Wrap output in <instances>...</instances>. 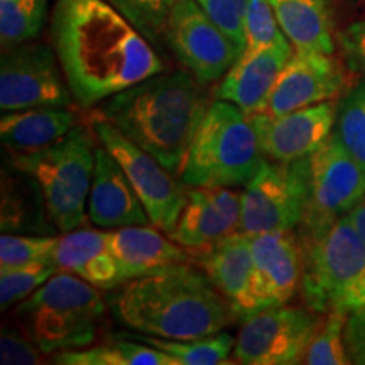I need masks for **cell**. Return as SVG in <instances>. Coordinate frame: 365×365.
<instances>
[{
    "label": "cell",
    "instance_id": "cell-1",
    "mask_svg": "<svg viewBox=\"0 0 365 365\" xmlns=\"http://www.w3.org/2000/svg\"><path fill=\"white\" fill-rule=\"evenodd\" d=\"M51 44L81 108L166 70L153 43L105 0H56Z\"/></svg>",
    "mask_w": 365,
    "mask_h": 365
},
{
    "label": "cell",
    "instance_id": "cell-2",
    "mask_svg": "<svg viewBox=\"0 0 365 365\" xmlns=\"http://www.w3.org/2000/svg\"><path fill=\"white\" fill-rule=\"evenodd\" d=\"M210 105L205 83L188 70H176L158 73L103 100L93 113L180 175Z\"/></svg>",
    "mask_w": 365,
    "mask_h": 365
},
{
    "label": "cell",
    "instance_id": "cell-3",
    "mask_svg": "<svg viewBox=\"0 0 365 365\" xmlns=\"http://www.w3.org/2000/svg\"><path fill=\"white\" fill-rule=\"evenodd\" d=\"M191 262L176 264L113 287L108 304L118 323L144 335L200 339L225 330L234 317L212 279Z\"/></svg>",
    "mask_w": 365,
    "mask_h": 365
},
{
    "label": "cell",
    "instance_id": "cell-4",
    "mask_svg": "<svg viewBox=\"0 0 365 365\" xmlns=\"http://www.w3.org/2000/svg\"><path fill=\"white\" fill-rule=\"evenodd\" d=\"M264 159L250 115L234 103L215 100L191 140L180 178L190 188L247 186Z\"/></svg>",
    "mask_w": 365,
    "mask_h": 365
},
{
    "label": "cell",
    "instance_id": "cell-5",
    "mask_svg": "<svg viewBox=\"0 0 365 365\" xmlns=\"http://www.w3.org/2000/svg\"><path fill=\"white\" fill-rule=\"evenodd\" d=\"M97 286L66 271H56L29 298L16 304L14 318L44 355L85 349L97 339L105 317Z\"/></svg>",
    "mask_w": 365,
    "mask_h": 365
},
{
    "label": "cell",
    "instance_id": "cell-6",
    "mask_svg": "<svg viewBox=\"0 0 365 365\" xmlns=\"http://www.w3.org/2000/svg\"><path fill=\"white\" fill-rule=\"evenodd\" d=\"M97 135L91 125L76 124L56 143L26 154H9V164L38 185L46 210L59 234L86 220V200L95 170Z\"/></svg>",
    "mask_w": 365,
    "mask_h": 365
},
{
    "label": "cell",
    "instance_id": "cell-7",
    "mask_svg": "<svg viewBox=\"0 0 365 365\" xmlns=\"http://www.w3.org/2000/svg\"><path fill=\"white\" fill-rule=\"evenodd\" d=\"M301 293L313 313H330L365 272V244L349 215L317 232H298Z\"/></svg>",
    "mask_w": 365,
    "mask_h": 365
},
{
    "label": "cell",
    "instance_id": "cell-8",
    "mask_svg": "<svg viewBox=\"0 0 365 365\" xmlns=\"http://www.w3.org/2000/svg\"><path fill=\"white\" fill-rule=\"evenodd\" d=\"M308 158L289 163L264 159L242 191L239 232L255 237L298 228L308 200Z\"/></svg>",
    "mask_w": 365,
    "mask_h": 365
},
{
    "label": "cell",
    "instance_id": "cell-9",
    "mask_svg": "<svg viewBox=\"0 0 365 365\" xmlns=\"http://www.w3.org/2000/svg\"><path fill=\"white\" fill-rule=\"evenodd\" d=\"M90 125L97 140L103 145L129 178L132 188L143 202L150 218V225L170 234L180 220L188 193H185L173 173L153 154L132 143L117 127L91 112Z\"/></svg>",
    "mask_w": 365,
    "mask_h": 365
},
{
    "label": "cell",
    "instance_id": "cell-10",
    "mask_svg": "<svg viewBox=\"0 0 365 365\" xmlns=\"http://www.w3.org/2000/svg\"><path fill=\"white\" fill-rule=\"evenodd\" d=\"M308 161V200L298 232L330 227L345 217L365 193V166L335 134Z\"/></svg>",
    "mask_w": 365,
    "mask_h": 365
},
{
    "label": "cell",
    "instance_id": "cell-11",
    "mask_svg": "<svg viewBox=\"0 0 365 365\" xmlns=\"http://www.w3.org/2000/svg\"><path fill=\"white\" fill-rule=\"evenodd\" d=\"M73 102L53 44L33 39L4 49L0 59L2 112L71 107Z\"/></svg>",
    "mask_w": 365,
    "mask_h": 365
},
{
    "label": "cell",
    "instance_id": "cell-12",
    "mask_svg": "<svg viewBox=\"0 0 365 365\" xmlns=\"http://www.w3.org/2000/svg\"><path fill=\"white\" fill-rule=\"evenodd\" d=\"M164 38L181 65L205 85L223 78L244 53L196 0H176Z\"/></svg>",
    "mask_w": 365,
    "mask_h": 365
},
{
    "label": "cell",
    "instance_id": "cell-13",
    "mask_svg": "<svg viewBox=\"0 0 365 365\" xmlns=\"http://www.w3.org/2000/svg\"><path fill=\"white\" fill-rule=\"evenodd\" d=\"M312 309L271 307L242 323L234 355L245 365H293L303 362L309 340L318 328Z\"/></svg>",
    "mask_w": 365,
    "mask_h": 365
},
{
    "label": "cell",
    "instance_id": "cell-14",
    "mask_svg": "<svg viewBox=\"0 0 365 365\" xmlns=\"http://www.w3.org/2000/svg\"><path fill=\"white\" fill-rule=\"evenodd\" d=\"M349 88L346 73L333 54L296 51L277 76L261 113L284 115L312 105L330 102Z\"/></svg>",
    "mask_w": 365,
    "mask_h": 365
},
{
    "label": "cell",
    "instance_id": "cell-15",
    "mask_svg": "<svg viewBox=\"0 0 365 365\" xmlns=\"http://www.w3.org/2000/svg\"><path fill=\"white\" fill-rule=\"evenodd\" d=\"M264 156L272 161L309 158L330 139L335 129L336 105L323 102L284 115H250Z\"/></svg>",
    "mask_w": 365,
    "mask_h": 365
},
{
    "label": "cell",
    "instance_id": "cell-16",
    "mask_svg": "<svg viewBox=\"0 0 365 365\" xmlns=\"http://www.w3.org/2000/svg\"><path fill=\"white\" fill-rule=\"evenodd\" d=\"M242 193L232 188H191L173 240L191 254L203 252L240 230Z\"/></svg>",
    "mask_w": 365,
    "mask_h": 365
},
{
    "label": "cell",
    "instance_id": "cell-17",
    "mask_svg": "<svg viewBox=\"0 0 365 365\" xmlns=\"http://www.w3.org/2000/svg\"><path fill=\"white\" fill-rule=\"evenodd\" d=\"M252 239V293L257 312L282 307L301 286V247L293 232H272Z\"/></svg>",
    "mask_w": 365,
    "mask_h": 365
},
{
    "label": "cell",
    "instance_id": "cell-18",
    "mask_svg": "<svg viewBox=\"0 0 365 365\" xmlns=\"http://www.w3.org/2000/svg\"><path fill=\"white\" fill-rule=\"evenodd\" d=\"M88 218L95 227L113 228L149 225L150 218L132 188L129 178L117 159L98 143L95 170L88 195Z\"/></svg>",
    "mask_w": 365,
    "mask_h": 365
},
{
    "label": "cell",
    "instance_id": "cell-19",
    "mask_svg": "<svg viewBox=\"0 0 365 365\" xmlns=\"http://www.w3.org/2000/svg\"><path fill=\"white\" fill-rule=\"evenodd\" d=\"M193 259L230 304L235 318L245 319L257 313L252 293V239L249 235L235 232L203 252H195Z\"/></svg>",
    "mask_w": 365,
    "mask_h": 365
},
{
    "label": "cell",
    "instance_id": "cell-20",
    "mask_svg": "<svg viewBox=\"0 0 365 365\" xmlns=\"http://www.w3.org/2000/svg\"><path fill=\"white\" fill-rule=\"evenodd\" d=\"M289 39L254 54H242L213 91V98L237 105L247 115L261 113L277 76L293 56Z\"/></svg>",
    "mask_w": 365,
    "mask_h": 365
},
{
    "label": "cell",
    "instance_id": "cell-21",
    "mask_svg": "<svg viewBox=\"0 0 365 365\" xmlns=\"http://www.w3.org/2000/svg\"><path fill=\"white\" fill-rule=\"evenodd\" d=\"M158 227L130 225L108 230V245L120 267L122 282L176 266L195 262L188 249L178 244Z\"/></svg>",
    "mask_w": 365,
    "mask_h": 365
},
{
    "label": "cell",
    "instance_id": "cell-22",
    "mask_svg": "<svg viewBox=\"0 0 365 365\" xmlns=\"http://www.w3.org/2000/svg\"><path fill=\"white\" fill-rule=\"evenodd\" d=\"M54 262L66 271L97 286L113 289L122 284L120 267L108 245V232L95 228H75L58 239Z\"/></svg>",
    "mask_w": 365,
    "mask_h": 365
},
{
    "label": "cell",
    "instance_id": "cell-23",
    "mask_svg": "<svg viewBox=\"0 0 365 365\" xmlns=\"http://www.w3.org/2000/svg\"><path fill=\"white\" fill-rule=\"evenodd\" d=\"M78 124L70 107H34L2 112L0 137L9 154H26L44 149L66 135Z\"/></svg>",
    "mask_w": 365,
    "mask_h": 365
},
{
    "label": "cell",
    "instance_id": "cell-24",
    "mask_svg": "<svg viewBox=\"0 0 365 365\" xmlns=\"http://www.w3.org/2000/svg\"><path fill=\"white\" fill-rule=\"evenodd\" d=\"M282 33L296 51L333 54V26L327 0H269Z\"/></svg>",
    "mask_w": 365,
    "mask_h": 365
},
{
    "label": "cell",
    "instance_id": "cell-25",
    "mask_svg": "<svg viewBox=\"0 0 365 365\" xmlns=\"http://www.w3.org/2000/svg\"><path fill=\"white\" fill-rule=\"evenodd\" d=\"M59 365H176L170 355L144 341L122 335L120 340L85 349L63 350L53 355Z\"/></svg>",
    "mask_w": 365,
    "mask_h": 365
},
{
    "label": "cell",
    "instance_id": "cell-26",
    "mask_svg": "<svg viewBox=\"0 0 365 365\" xmlns=\"http://www.w3.org/2000/svg\"><path fill=\"white\" fill-rule=\"evenodd\" d=\"M125 335H129V333H125ZM129 336L166 352L175 360L176 365L230 364L228 357H230L232 350L235 349L234 335H230L228 331L186 340L163 339V336L144 335V333H135V335Z\"/></svg>",
    "mask_w": 365,
    "mask_h": 365
},
{
    "label": "cell",
    "instance_id": "cell-27",
    "mask_svg": "<svg viewBox=\"0 0 365 365\" xmlns=\"http://www.w3.org/2000/svg\"><path fill=\"white\" fill-rule=\"evenodd\" d=\"M46 11L48 0H0L2 49L38 38L44 26Z\"/></svg>",
    "mask_w": 365,
    "mask_h": 365
},
{
    "label": "cell",
    "instance_id": "cell-28",
    "mask_svg": "<svg viewBox=\"0 0 365 365\" xmlns=\"http://www.w3.org/2000/svg\"><path fill=\"white\" fill-rule=\"evenodd\" d=\"M333 134L365 166V80L350 86L340 98Z\"/></svg>",
    "mask_w": 365,
    "mask_h": 365
},
{
    "label": "cell",
    "instance_id": "cell-29",
    "mask_svg": "<svg viewBox=\"0 0 365 365\" xmlns=\"http://www.w3.org/2000/svg\"><path fill=\"white\" fill-rule=\"evenodd\" d=\"M346 313L331 309L322 327L318 325L309 340L303 362L308 365H345L350 362L345 344Z\"/></svg>",
    "mask_w": 365,
    "mask_h": 365
},
{
    "label": "cell",
    "instance_id": "cell-30",
    "mask_svg": "<svg viewBox=\"0 0 365 365\" xmlns=\"http://www.w3.org/2000/svg\"><path fill=\"white\" fill-rule=\"evenodd\" d=\"M59 237L51 235H16L2 232L0 237V271L39 264H56Z\"/></svg>",
    "mask_w": 365,
    "mask_h": 365
},
{
    "label": "cell",
    "instance_id": "cell-31",
    "mask_svg": "<svg viewBox=\"0 0 365 365\" xmlns=\"http://www.w3.org/2000/svg\"><path fill=\"white\" fill-rule=\"evenodd\" d=\"M130 21L150 43L166 36V26L176 0H105Z\"/></svg>",
    "mask_w": 365,
    "mask_h": 365
},
{
    "label": "cell",
    "instance_id": "cell-32",
    "mask_svg": "<svg viewBox=\"0 0 365 365\" xmlns=\"http://www.w3.org/2000/svg\"><path fill=\"white\" fill-rule=\"evenodd\" d=\"M245 49L242 54H254L262 49L279 44L287 38L269 0H247L244 17Z\"/></svg>",
    "mask_w": 365,
    "mask_h": 365
},
{
    "label": "cell",
    "instance_id": "cell-33",
    "mask_svg": "<svg viewBox=\"0 0 365 365\" xmlns=\"http://www.w3.org/2000/svg\"><path fill=\"white\" fill-rule=\"evenodd\" d=\"M56 271H59L56 264L2 269L0 271V309L6 312L29 298Z\"/></svg>",
    "mask_w": 365,
    "mask_h": 365
},
{
    "label": "cell",
    "instance_id": "cell-34",
    "mask_svg": "<svg viewBox=\"0 0 365 365\" xmlns=\"http://www.w3.org/2000/svg\"><path fill=\"white\" fill-rule=\"evenodd\" d=\"M43 352L24 328L4 327L0 335V364L2 365H33L43 364Z\"/></svg>",
    "mask_w": 365,
    "mask_h": 365
},
{
    "label": "cell",
    "instance_id": "cell-35",
    "mask_svg": "<svg viewBox=\"0 0 365 365\" xmlns=\"http://www.w3.org/2000/svg\"><path fill=\"white\" fill-rule=\"evenodd\" d=\"M200 7L222 27L225 33L245 49L244 17L247 0H196Z\"/></svg>",
    "mask_w": 365,
    "mask_h": 365
},
{
    "label": "cell",
    "instance_id": "cell-36",
    "mask_svg": "<svg viewBox=\"0 0 365 365\" xmlns=\"http://www.w3.org/2000/svg\"><path fill=\"white\" fill-rule=\"evenodd\" d=\"M339 44L346 68L365 76V19L354 22L341 31Z\"/></svg>",
    "mask_w": 365,
    "mask_h": 365
},
{
    "label": "cell",
    "instance_id": "cell-37",
    "mask_svg": "<svg viewBox=\"0 0 365 365\" xmlns=\"http://www.w3.org/2000/svg\"><path fill=\"white\" fill-rule=\"evenodd\" d=\"M345 344L350 362L365 364V307L346 313Z\"/></svg>",
    "mask_w": 365,
    "mask_h": 365
},
{
    "label": "cell",
    "instance_id": "cell-38",
    "mask_svg": "<svg viewBox=\"0 0 365 365\" xmlns=\"http://www.w3.org/2000/svg\"><path fill=\"white\" fill-rule=\"evenodd\" d=\"M365 307V272L359 277V281L346 291L344 298L339 303V307L335 309H341V312L349 313L355 308Z\"/></svg>",
    "mask_w": 365,
    "mask_h": 365
},
{
    "label": "cell",
    "instance_id": "cell-39",
    "mask_svg": "<svg viewBox=\"0 0 365 365\" xmlns=\"http://www.w3.org/2000/svg\"><path fill=\"white\" fill-rule=\"evenodd\" d=\"M346 215H349L354 228L357 230L360 239H362L364 244H365V193H364L362 198L359 200L357 205H355V207L350 210L349 213H346Z\"/></svg>",
    "mask_w": 365,
    "mask_h": 365
},
{
    "label": "cell",
    "instance_id": "cell-40",
    "mask_svg": "<svg viewBox=\"0 0 365 365\" xmlns=\"http://www.w3.org/2000/svg\"><path fill=\"white\" fill-rule=\"evenodd\" d=\"M350 2H354V0H350Z\"/></svg>",
    "mask_w": 365,
    "mask_h": 365
}]
</instances>
